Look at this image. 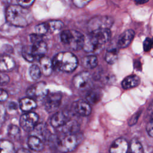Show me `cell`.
<instances>
[{"label":"cell","mask_w":153,"mask_h":153,"mask_svg":"<svg viewBox=\"0 0 153 153\" xmlns=\"http://www.w3.org/2000/svg\"><path fill=\"white\" fill-rule=\"evenodd\" d=\"M6 18L10 24L17 27H26L33 20L31 13L19 5H11L7 8Z\"/></svg>","instance_id":"obj_1"},{"label":"cell","mask_w":153,"mask_h":153,"mask_svg":"<svg viewBox=\"0 0 153 153\" xmlns=\"http://www.w3.org/2000/svg\"><path fill=\"white\" fill-rule=\"evenodd\" d=\"M76 57L70 52H61L57 54L53 59V68L57 71L71 72L78 66Z\"/></svg>","instance_id":"obj_2"},{"label":"cell","mask_w":153,"mask_h":153,"mask_svg":"<svg viewBox=\"0 0 153 153\" xmlns=\"http://www.w3.org/2000/svg\"><path fill=\"white\" fill-rule=\"evenodd\" d=\"M60 39L71 49L78 50L82 48L84 36L75 30H65L60 34Z\"/></svg>","instance_id":"obj_3"},{"label":"cell","mask_w":153,"mask_h":153,"mask_svg":"<svg viewBox=\"0 0 153 153\" xmlns=\"http://www.w3.org/2000/svg\"><path fill=\"white\" fill-rule=\"evenodd\" d=\"M81 136L77 133L65 134L63 137L55 140L57 149L62 152H68L74 151L81 141Z\"/></svg>","instance_id":"obj_4"},{"label":"cell","mask_w":153,"mask_h":153,"mask_svg":"<svg viewBox=\"0 0 153 153\" xmlns=\"http://www.w3.org/2000/svg\"><path fill=\"white\" fill-rule=\"evenodd\" d=\"M114 23L112 17L106 16H99L92 18L88 23L90 32L102 29H110Z\"/></svg>","instance_id":"obj_5"},{"label":"cell","mask_w":153,"mask_h":153,"mask_svg":"<svg viewBox=\"0 0 153 153\" xmlns=\"http://www.w3.org/2000/svg\"><path fill=\"white\" fill-rule=\"evenodd\" d=\"M72 81L75 87L82 91L89 90L93 85L91 75L88 72H82L76 74Z\"/></svg>","instance_id":"obj_6"},{"label":"cell","mask_w":153,"mask_h":153,"mask_svg":"<svg viewBox=\"0 0 153 153\" xmlns=\"http://www.w3.org/2000/svg\"><path fill=\"white\" fill-rule=\"evenodd\" d=\"M28 97L35 100H43L48 93L44 82H39L31 85L26 91Z\"/></svg>","instance_id":"obj_7"},{"label":"cell","mask_w":153,"mask_h":153,"mask_svg":"<svg viewBox=\"0 0 153 153\" xmlns=\"http://www.w3.org/2000/svg\"><path fill=\"white\" fill-rule=\"evenodd\" d=\"M38 119V115L36 113L33 112H26L20 117V126L24 130L30 131L37 126Z\"/></svg>","instance_id":"obj_8"},{"label":"cell","mask_w":153,"mask_h":153,"mask_svg":"<svg viewBox=\"0 0 153 153\" xmlns=\"http://www.w3.org/2000/svg\"><path fill=\"white\" fill-rule=\"evenodd\" d=\"M45 110L48 112H52L60 106L62 100V94L60 93H48L43 99Z\"/></svg>","instance_id":"obj_9"},{"label":"cell","mask_w":153,"mask_h":153,"mask_svg":"<svg viewBox=\"0 0 153 153\" xmlns=\"http://www.w3.org/2000/svg\"><path fill=\"white\" fill-rule=\"evenodd\" d=\"M103 47V45L100 44L90 33L86 36H84V41L82 48L87 53H98L102 50Z\"/></svg>","instance_id":"obj_10"},{"label":"cell","mask_w":153,"mask_h":153,"mask_svg":"<svg viewBox=\"0 0 153 153\" xmlns=\"http://www.w3.org/2000/svg\"><path fill=\"white\" fill-rule=\"evenodd\" d=\"M70 115L66 111H59L51 117L50 123L55 128L62 127L70 120Z\"/></svg>","instance_id":"obj_11"},{"label":"cell","mask_w":153,"mask_h":153,"mask_svg":"<svg viewBox=\"0 0 153 153\" xmlns=\"http://www.w3.org/2000/svg\"><path fill=\"white\" fill-rule=\"evenodd\" d=\"M31 53L33 56L34 59H41L44 57L47 51V45L46 43L41 40L39 41L36 42L32 44V45L30 47Z\"/></svg>","instance_id":"obj_12"},{"label":"cell","mask_w":153,"mask_h":153,"mask_svg":"<svg viewBox=\"0 0 153 153\" xmlns=\"http://www.w3.org/2000/svg\"><path fill=\"white\" fill-rule=\"evenodd\" d=\"M128 143L123 138H118L114 141L109 148V153H127Z\"/></svg>","instance_id":"obj_13"},{"label":"cell","mask_w":153,"mask_h":153,"mask_svg":"<svg viewBox=\"0 0 153 153\" xmlns=\"http://www.w3.org/2000/svg\"><path fill=\"white\" fill-rule=\"evenodd\" d=\"M134 36V32L132 29H127L122 33L117 41L118 47L121 48L128 47L132 41Z\"/></svg>","instance_id":"obj_14"},{"label":"cell","mask_w":153,"mask_h":153,"mask_svg":"<svg viewBox=\"0 0 153 153\" xmlns=\"http://www.w3.org/2000/svg\"><path fill=\"white\" fill-rule=\"evenodd\" d=\"M15 66L16 63L13 57L6 54H0V72L11 71Z\"/></svg>","instance_id":"obj_15"},{"label":"cell","mask_w":153,"mask_h":153,"mask_svg":"<svg viewBox=\"0 0 153 153\" xmlns=\"http://www.w3.org/2000/svg\"><path fill=\"white\" fill-rule=\"evenodd\" d=\"M90 33L92 34L93 36L98 41V42L102 45H104V44L109 40L111 35V32L109 29H99L92 31Z\"/></svg>","instance_id":"obj_16"},{"label":"cell","mask_w":153,"mask_h":153,"mask_svg":"<svg viewBox=\"0 0 153 153\" xmlns=\"http://www.w3.org/2000/svg\"><path fill=\"white\" fill-rule=\"evenodd\" d=\"M74 108L75 111L81 116H87L91 111L90 104L85 100H79L74 103Z\"/></svg>","instance_id":"obj_17"},{"label":"cell","mask_w":153,"mask_h":153,"mask_svg":"<svg viewBox=\"0 0 153 153\" xmlns=\"http://www.w3.org/2000/svg\"><path fill=\"white\" fill-rule=\"evenodd\" d=\"M39 62L41 73L46 76H50L53 69L52 60L49 57L44 56L39 59Z\"/></svg>","instance_id":"obj_18"},{"label":"cell","mask_w":153,"mask_h":153,"mask_svg":"<svg viewBox=\"0 0 153 153\" xmlns=\"http://www.w3.org/2000/svg\"><path fill=\"white\" fill-rule=\"evenodd\" d=\"M140 84V78L136 75H131L126 77L122 81L121 85L124 89H130L136 87Z\"/></svg>","instance_id":"obj_19"},{"label":"cell","mask_w":153,"mask_h":153,"mask_svg":"<svg viewBox=\"0 0 153 153\" xmlns=\"http://www.w3.org/2000/svg\"><path fill=\"white\" fill-rule=\"evenodd\" d=\"M27 144L32 150L35 151H41L44 147L42 139L36 136H29L27 139Z\"/></svg>","instance_id":"obj_20"},{"label":"cell","mask_w":153,"mask_h":153,"mask_svg":"<svg viewBox=\"0 0 153 153\" xmlns=\"http://www.w3.org/2000/svg\"><path fill=\"white\" fill-rule=\"evenodd\" d=\"M19 105L20 109L26 112H30L31 110L36 108V102L33 99L29 97H25L20 100Z\"/></svg>","instance_id":"obj_21"},{"label":"cell","mask_w":153,"mask_h":153,"mask_svg":"<svg viewBox=\"0 0 153 153\" xmlns=\"http://www.w3.org/2000/svg\"><path fill=\"white\" fill-rule=\"evenodd\" d=\"M62 131L65 134H75L77 133L79 130V125L77 122L71 121V120L63 126L62 127Z\"/></svg>","instance_id":"obj_22"},{"label":"cell","mask_w":153,"mask_h":153,"mask_svg":"<svg viewBox=\"0 0 153 153\" xmlns=\"http://www.w3.org/2000/svg\"><path fill=\"white\" fill-rule=\"evenodd\" d=\"M97 59L94 55H88L85 56L81 60L82 66L88 69L94 68L97 65Z\"/></svg>","instance_id":"obj_23"},{"label":"cell","mask_w":153,"mask_h":153,"mask_svg":"<svg viewBox=\"0 0 153 153\" xmlns=\"http://www.w3.org/2000/svg\"><path fill=\"white\" fill-rule=\"evenodd\" d=\"M127 153H143V149L140 142L136 138H133L128 144Z\"/></svg>","instance_id":"obj_24"},{"label":"cell","mask_w":153,"mask_h":153,"mask_svg":"<svg viewBox=\"0 0 153 153\" xmlns=\"http://www.w3.org/2000/svg\"><path fill=\"white\" fill-rule=\"evenodd\" d=\"M0 153H14L13 143L8 140H1Z\"/></svg>","instance_id":"obj_25"},{"label":"cell","mask_w":153,"mask_h":153,"mask_svg":"<svg viewBox=\"0 0 153 153\" xmlns=\"http://www.w3.org/2000/svg\"><path fill=\"white\" fill-rule=\"evenodd\" d=\"M105 59L109 64L115 63L118 59V50L114 48L108 50L105 56Z\"/></svg>","instance_id":"obj_26"},{"label":"cell","mask_w":153,"mask_h":153,"mask_svg":"<svg viewBox=\"0 0 153 153\" xmlns=\"http://www.w3.org/2000/svg\"><path fill=\"white\" fill-rule=\"evenodd\" d=\"M102 94L100 90H91L89 91L87 95L86 99L87 102L90 104H95L97 103L101 99Z\"/></svg>","instance_id":"obj_27"},{"label":"cell","mask_w":153,"mask_h":153,"mask_svg":"<svg viewBox=\"0 0 153 153\" xmlns=\"http://www.w3.org/2000/svg\"><path fill=\"white\" fill-rule=\"evenodd\" d=\"M48 32H55L60 30L64 26L63 23L60 20H51L46 23Z\"/></svg>","instance_id":"obj_28"},{"label":"cell","mask_w":153,"mask_h":153,"mask_svg":"<svg viewBox=\"0 0 153 153\" xmlns=\"http://www.w3.org/2000/svg\"><path fill=\"white\" fill-rule=\"evenodd\" d=\"M29 75L32 79L38 80L41 75L40 68L36 65H32L29 68Z\"/></svg>","instance_id":"obj_29"},{"label":"cell","mask_w":153,"mask_h":153,"mask_svg":"<svg viewBox=\"0 0 153 153\" xmlns=\"http://www.w3.org/2000/svg\"><path fill=\"white\" fill-rule=\"evenodd\" d=\"M8 133L10 137L13 139H17L20 136V128L16 125H11L8 129Z\"/></svg>","instance_id":"obj_30"},{"label":"cell","mask_w":153,"mask_h":153,"mask_svg":"<svg viewBox=\"0 0 153 153\" xmlns=\"http://www.w3.org/2000/svg\"><path fill=\"white\" fill-rule=\"evenodd\" d=\"M35 32L36 34L42 36L48 32V28L46 23H42L37 25L35 27Z\"/></svg>","instance_id":"obj_31"},{"label":"cell","mask_w":153,"mask_h":153,"mask_svg":"<svg viewBox=\"0 0 153 153\" xmlns=\"http://www.w3.org/2000/svg\"><path fill=\"white\" fill-rule=\"evenodd\" d=\"M22 55L23 57L28 62H33L35 59L31 53L30 47H26L23 49Z\"/></svg>","instance_id":"obj_32"},{"label":"cell","mask_w":153,"mask_h":153,"mask_svg":"<svg viewBox=\"0 0 153 153\" xmlns=\"http://www.w3.org/2000/svg\"><path fill=\"white\" fill-rule=\"evenodd\" d=\"M152 46V40L150 38H146L143 41V47L145 51H149Z\"/></svg>","instance_id":"obj_33"},{"label":"cell","mask_w":153,"mask_h":153,"mask_svg":"<svg viewBox=\"0 0 153 153\" xmlns=\"http://www.w3.org/2000/svg\"><path fill=\"white\" fill-rule=\"evenodd\" d=\"M141 113V111L137 112L136 113H135L134 114H133V115L130 118V120H128V125L131 126L133 125H134L136 122L137 121V120L140 116V114Z\"/></svg>","instance_id":"obj_34"},{"label":"cell","mask_w":153,"mask_h":153,"mask_svg":"<svg viewBox=\"0 0 153 153\" xmlns=\"http://www.w3.org/2000/svg\"><path fill=\"white\" fill-rule=\"evenodd\" d=\"M10 81V78L5 72H0V85H4L8 83Z\"/></svg>","instance_id":"obj_35"},{"label":"cell","mask_w":153,"mask_h":153,"mask_svg":"<svg viewBox=\"0 0 153 153\" xmlns=\"http://www.w3.org/2000/svg\"><path fill=\"white\" fill-rule=\"evenodd\" d=\"M152 126H153V123H152V115H151V119L149 122L146 125V131L148 134L149 135L150 137H152L153 136V131H152Z\"/></svg>","instance_id":"obj_36"},{"label":"cell","mask_w":153,"mask_h":153,"mask_svg":"<svg viewBox=\"0 0 153 153\" xmlns=\"http://www.w3.org/2000/svg\"><path fill=\"white\" fill-rule=\"evenodd\" d=\"M19 5L23 7V8H26L27 7L29 6H30L33 2L34 1L32 0H29V1H17Z\"/></svg>","instance_id":"obj_37"},{"label":"cell","mask_w":153,"mask_h":153,"mask_svg":"<svg viewBox=\"0 0 153 153\" xmlns=\"http://www.w3.org/2000/svg\"><path fill=\"white\" fill-rule=\"evenodd\" d=\"M90 2V1H73V3L75 4V5L78 8L84 7Z\"/></svg>","instance_id":"obj_38"},{"label":"cell","mask_w":153,"mask_h":153,"mask_svg":"<svg viewBox=\"0 0 153 153\" xmlns=\"http://www.w3.org/2000/svg\"><path fill=\"white\" fill-rule=\"evenodd\" d=\"M8 97L7 92L3 90L0 88V102H4L5 101Z\"/></svg>","instance_id":"obj_39"},{"label":"cell","mask_w":153,"mask_h":153,"mask_svg":"<svg viewBox=\"0 0 153 153\" xmlns=\"http://www.w3.org/2000/svg\"><path fill=\"white\" fill-rule=\"evenodd\" d=\"M30 41L32 42V44L42 40L41 39V36H39V35H38L36 33L31 34L30 35Z\"/></svg>","instance_id":"obj_40"},{"label":"cell","mask_w":153,"mask_h":153,"mask_svg":"<svg viewBox=\"0 0 153 153\" xmlns=\"http://www.w3.org/2000/svg\"><path fill=\"white\" fill-rule=\"evenodd\" d=\"M16 153H31L30 151L25 148H20L17 150Z\"/></svg>","instance_id":"obj_41"},{"label":"cell","mask_w":153,"mask_h":153,"mask_svg":"<svg viewBox=\"0 0 153 153\" xmlns=\"http://www.w3.org/2000/svg\"><path fill=\"white\" fill-rule=\"evenodd\" d=\"M9 108L11 109H16L17 108V105L14 102H11L9 104Z\"/></svg>","instance_id":"obj_42"},{"label":"cell","mask_w":153,"mask_h":153,"mask_svg":"<svg viewBox=\"0 0 153 153\" xmlns=\"http://www.w3.org/2000/svg\"><path fill=\"white\" fill-rule=\"evenodd\" d=\"M148 2V1H135V2L137 4H145V3H146Z\"/></svg>","instance_id":"obj_43"}]
</instances>
